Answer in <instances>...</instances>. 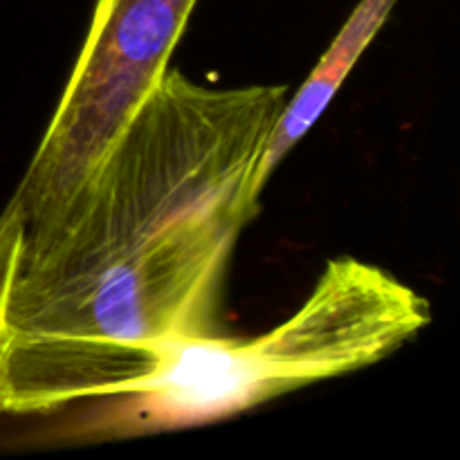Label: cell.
Masks as SVG:
<instances>
[{"mask_svg": "<svg viewBox=\"0 0 460 460\" xmlns=\"http://www.w3.org/2000/svg\"><path fill=\"white\" fill-rule=\"evenodd\" d=\"M286 85L216 88L169 67L58 209L25 223L4 326L103 272L241 234Z\"/></svg>", "mask_w": 460, "mask_h": 460, "instance_id": "obj_1", "label": "cell"}, {"mask_svg": "<svg viewBox=\"0 0 460 460\" xmlns=\"http://www.w3.org/2000/svg\"><path fill=\"white\" fill-rule=\"evenodd\" d=\"M429 322V301L413 288L340 256L328 261L304 305L256 340L211 335L162 346L151 376L94 427L124 438L229 418L373 367Z\"/></svg>", "mask_w": 460, "mask_h": 460, "instance_id": "obj_2", "label": "cell"}, {"mask_svg": "<svg viewBox=\"0 0 460 460\" xmlns=\"http://www.w3.org/2000/svg\"><path fill=\"white\" fill-rule=\"evenodd\" d=\"M198 0H94L93 21L18 184L25 223L63 205L160 84Z\"/></svg>", "mask_w": 460, "mask_h": 460, "instance_id": "obj_3", "label": "cell"}, {"mask_svg": "<svg viewBox=\"0 0 460 460\" xmlns=\"http://www.w3.org/2000/svg\"><path fill=\"white\" fill-rule=\"evenodd\" d=\"M395 4L398 0H359L349 21L337 31L335 40L326 49L322 61L304 81L296 97L283 106V112L279 115L268 144H265L259 169L252 178V200L261 205V196H263L270 175L286 160L288 153L305 137V133L317 124L328 103L340 93L341 84L350 75L355 63L359 61L364 49L376 40L385 22L389 21Z\"/></svg>", "mask_w": 460, "mask_h": 460, "instance_id": "obj_4", "label": "cell"}, {"mask_svg": "<svg viewBox=\"0 0 460 460\" xmlns=\"http://www.w3.org/2000/svg\"><path fill=\"white\" fill-rule=\"evenodd\" d=\"M22 234H25V214H22L18 198L12 196V200L0 214V349H3L4 313H7V299L13 272H16L18 254H21Z\"/></svg>", "mask_w": 460, "mask_h": 460, "instance_id": "obj_5", "label": "cell"}]
</instances>
